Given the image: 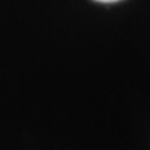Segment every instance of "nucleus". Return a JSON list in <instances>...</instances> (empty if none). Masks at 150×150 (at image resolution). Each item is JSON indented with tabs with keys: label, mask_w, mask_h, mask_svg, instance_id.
<instances>
[{
	"label": "nucleus",
	"mask_w": 150,
	"mask_h": 150,
	"mask_svg": "<svg viewBox=\"0 0 150 150\" xmlns=\"http://www.w3.org/2000/svg\"><path fill=\"white\" fill-rule=\"evenodd\" d=\"M99 3H114V1H120V0H95Z\"/></svg>",
	"instance_id": "f257e3e1"
}]
</instances>
